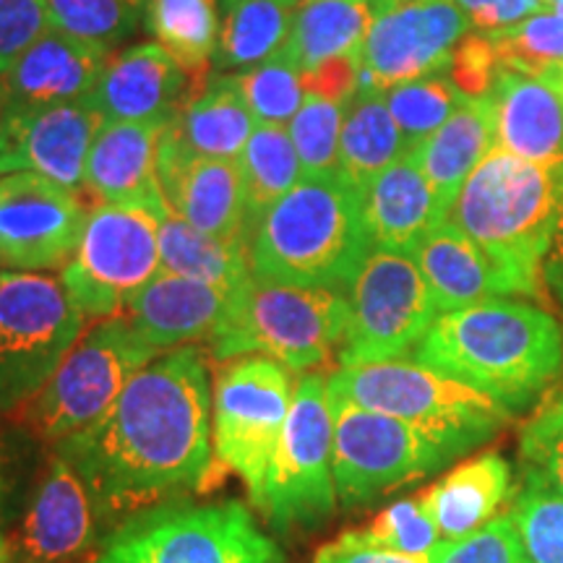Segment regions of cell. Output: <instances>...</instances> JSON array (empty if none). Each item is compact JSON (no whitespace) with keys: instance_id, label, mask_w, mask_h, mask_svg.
<instances>
[{"instance_id":"obj_51","label":"cell","mask_w":563,"mask_h":563,"mask_svg":"<svg viewBox=\"0 0 563 563\" xmlns=\"http://www.w3.org/2000/svg\"><path fill=\"white\" fill-rule=\"evenodd\" d=\"M5 490H9V477H5V456L0 449V563H11V543L5 534Z\"/></svg>"},{"instance_id":"obj_30","label":"cell","mask_w":563,"mask_h":563,"mask_svg":"<svg viewBox=\"0 0 563 563\" xmlns=\"http://www.w3.org/2000/svg\"><path fill=\"white\" fill-rule=\"evenodd\" d=\"M157 224L162 272L207 282L228 295L241 292L253 279L245 243L211 238L175 214L170 207L159 211Z\"/></svg>"},{"instance_id":"obj_57","label":"cell","mask_w":563,"mask_h":563,"mask_svg":"<svg viewBox=\"0 0 563 563\" xmlns=\"http://www.w3.org/2000/svg\"><path fill=\"white\" fill-rule=\"evenodd\" d=\"M376 3H382V0H373V5H376Z\"/></svg>"},{"instance_id":"obj_17","label":"cell","mask_w":563,"mask_h":563,"mask_svg":"<svg viewBox=\"0 0 563 563\" xmlns=\"http://www.w3.org/2000/svg\"><path fill=\"white\" fill-rule=\"evenodd\" d=\"M157 173L175 214L211 238L249 245V199L238 159L196 154L165 125Z\"/></svg>"},{"instance_id":"obj_15","label":"cell","mask_w":563,"mask_h":563,"mask_svg":"<svg viewBox=\"0 0 563 563\" xmlns=\"http://www.w3.org/2000/svg\"><path fill=\"white\" fill-rule=\"evenodd\" d=\"M470 19L454 0H382L361 55V89H391L449 68Z\"/></svg>"},{"instance_id":"obj_50","label":"cell","mask_w":563,"mask_h":563,"mask_svg":"<svg viewBox=\"0 0 563 563\" xmlns=\"http://www.w3.org/2000/svg\"><path fill=\"white\" fill-rule=\"evenodd\" d=\"M543 277L548 285H551V290L559 295V300L563 302V201H561V217H559V224H555L551 251H548L545 256Z\"/></svg>"},{"instance_id":"obj_36","label":"cell","mask_w":563,"mask_h":563,"mask_svg":"<svg viewBox=\"0 0 563 563\" xmlns=\"http://www.w3.org/2000/svg\"><path fill=\"white\" fill-rule=\"evenodd\" d=\"M386 104L402 133L405 150L415 152L431 133L441 129L452 118V112L464 102V95L456 89L446 70L420 76L386 89Z\"/></svg>"},{"instance_id":"obj_11","label":"cell","mask_w":563,"mask_h":563,"mask_svg":"<svg viewBox=\"0 0 563 563\" xmlns=\"http://www.w3.org/2000/svg\"><path fill=\"white\" fill-rule=\"evenodd\" d=\"M334 415L327 378L302 373L258 511L279 532L311 530L334 511Z\"/></svg>"},{"instance_id":"obj_56","label":"cell","mask_w":563,"mask_h":563,"mask_svg":"<svg viewBox=\"0 0 563 563\" xmlns=\"http://www.w3.org/2000/svg\"><path fill=\"white\" fill-rule=\"evenodd\" d=\"M555 11H561V13H563V5H559V9H555Z\"/></svg>"},{"instance_id":"obj_1","label":"cell","mask_w":563,"mask_h":563,"mask_svg":"<svg viewBox=\"0 0 563 563\" xmlns=\"http://www.w3.org/2000/svg\"><path fill=\"white\" fill-rule=\"evenodd\" d=\"M104 517L201 490L214 464L207 355L170 350L141 368L100 420L55 443Z\"/></svg>"},{"instance_id":"obj_31","label":"cell","mask_w":563,"mask_h":563,"mask_svg":"<svg viewBox=\"0 0 563 563\" xmlns=\"http://www.w3.org/2000/svg\"><path fill=\"white\" fill-rule=\"evenodd\" d=\"M405 150L382 89H357L344 110L336 173L363 191L368 183L397 162Z\"/></svg>"},{"instance_id":"obj_39","label":"cell","mask_w":563,"mask_h":563,"mask_svg":"<svg viewBox=\"0 0 563 563\" xmlns=\"http://www.w3.org/2000/svg\"><path fill=\"white\" fill-rule=\"evenodd\" d=\"M51 13L53 30L70 37L115 47L136 32L141 9L129 0H42Z\"/></svg>"},{"instance_id":"obj_33","label":"cell","mask_w":563,"mask_h":563,"mask_svg":"<svg viewBox=\"0 0 563 563\" xmlns=\"http://www.w3.org/2000/svg\"><path fill=\"white\" fill-rule=\"evenodd\" d=\"M373 13V0H300L285 51L302 74L323 60L357 55Z\"/></svg>"},{"instance_id":"obj_28","label":"cell","mask_w":563,"mask_h":563,"mask_svg":"<svg viewBox=\"0 0 563 563\" xmlns=\"http://www.w3.org/2000/svg\"><path fill=\"white\" fill-rule=\"evenodd\" d=\"M493 146H496V108H493V95H485L464 97L452 118L412 152L446 214L464 180L473 175Z\"/></svg>"},{"instance_id":"obj_24","label":"cell","mask_w":563,"mask_h":563,"mask_svg":"<svg viewBox=\"0 0 563 563\" xmlns=\"http://www.w3.org/2000/svg\"><path fill=\"white\" fill-rule=\"evenodd\" d=\"M496 146L532 165L563 170V89L551 76L506 70L493 87Z\"/></svg>"},{"instance_id":"obj_22","label":"cell","mask_w":563,"mask_h":563,"mask_svg":"<svg viewBox=\"0 0 563 563\" xmlns=\"http://www.w3.org/2000/svg\"><path fill=\"white\" fill-rule=\"evenodd\" d=\"M170 123V121H167ZM165 121H108L95 136L84 191L102 203H133L154 217L170 207L159 186V139Z\"/></svg>"},{"instance_id":"obj_2","label":"cell","mask_w":563,"mask_h":563,"mask_svg":"<svg viewBox=\"0 0 563 563\" xmlns=\"http://www.w3.org/2000/svg\"><path fill=\"white\" fill-rule=\"evenodd\" d=\"M412 355L490 394L517 415L561 382L563 332L532 302L490 298L441 313Z\"/></svg>"},{"instance_id":"obj_25","label":"cell","mask_w":563,"mask_h":563,"mask_svg":"<svg viewBox=\"0 0 563 563\" xmlns=\"http://www.w3.org/2000/svg\"><path fill=\"white\" fill-rule=\"evenodd\" d=\"M412 258L431 287L439 316L490 298L519 295L501 264L449 220L435 224L422 238L412 251Z\"/></svg>"},{"instance_id":"obj_7","label":"cell","mask_w":563,"mask_h":563,"mask_svg":"<svg viewBox=\"0 0 563 563\" xmlns=\"http://www.w3.org/2000/svg\"><path fill=\"white\" fill-rule=\"evenodd\" d=\"M154 355L123 313L91 323L47 384L11 418L34 439L58 443L100 420Z\"/></svg>"},{"instance_id":"obj_44","label":"cell","mask_w":563,"mask_h":563,"mask_svg":"<svg viewBox=\"0 0 563 563\" xmlns=\"http://www.w3.org/2000/svg\"><path fill=\"white\" fill-rule=\"evenodd\" d=\"M431 563H534L506 509L481 530L435 548Z\"/></svg>"},{"instance_id":"obj_54","label":"cell","mask_w":563,"mask_h":563,"mask_svg":"<svg viewBox=\"0 0 563 563\" xmlns=\"http://www.w3.org/2000/svg\"><path fill=\"white\" fill-rule=\"evenodd\" d=\"M551 79H555V81H559V87L563 89V70H559V74H553V76H551Z\"/></svg>"},{"instance_id":"obj_48","label":"cell","mask_w":563,"mask_h":563,"mask_svg":"<svg viewBox=\"0 0 563 563\" xmlns=\"http://www.w3.org/2000/svg\"><path fill=\"white\" fill-rule=\"evenodd\" d=\"M477 32H501L548 11L543 0H454Z\"/></svg>"},{"instance_id":"obj_18","label":"cell","mask_w":563,"mask_h":563,"mask_svg":"<svg viewBox=\"0 0 563 563\" xmlns=\"http://www.w3.org/2000/svg\"><path fill=\"white\" fill-rule=\"evenodd\" d=\"M97 504L87 483L53 454L21 519L11 563H74L95 545Z\"/></svg>"},{"instance_id":"obj_10","label":"cell","mask_w":563,"mask_h":563,"mask_svg":"<svg viewBox=\"0 0 563 563\" xmlns=\"http://www.w3.org/2000/svg\"><path fill=\"white\" fill-rule=\"evenodd\" d=\"M292 391L285 365L264 355L232 357L211 386L214 462L241 477L256 509L290 415Z\"/></svg>"},{"instance_id":"obj_12","label":"cell","mask_w":563,"mask_h":563,"mask_svg":"<svg viewBox=\"0 0 563 563\" xmlns=\"http://www.w3.org/2000/svg\"><path fill=\"white\" fill-rule=\"evenodd\" d=\"M162 272L159 224L150 209L100 203L89 211L60 282L89 323L121 316L129 300Z\"/></svg>"},{"instance_id":"obj_52","label":"cell","mask_w":563,"mask_h":563,"mask_svg":"<svg viewBox=\"0 0 563 563\" xmlns=\"http://www.w3.org/2000/svg\"><path fill=\"white\" fill-rule=\"evenodd\" d=\"M11 123H13V112H11L9 97H5L3 84H0V152L5 150V141H9V133H11Z\"/></svg>"},{"instance_id":"obj_42","label":"cell","mask_w":563,"mask_h":563,"mask_svg":"<svg viewBox=\"0 0 563 563\" xmlns=\"http://www.w3.org/2000/svg\"><path fill=\"white\" fill-rule=\"evenodd\" d=\"M355 534L365 543L405 555H433L435 548L443 543L439 527L422 506L420 496L389 504L368 527L355 530Z\"/></svg>"},{"instance_id":"obj_34","label":"cell","mask_w":563,"mask_h":563,"mask_svg":"<svg viewBox=\"0 0 563 563\" xmlns=\"http://www.w3.org/2000/svg\"><path fill=\"white\" fill-rule=\"evenodd\" d=\"M144 24L196 84L209 79L222 26L217 0H146Z\"/></svg>"},{"instance_id":"obj_23","label":"cell","mask_w":563,"mask_h":563,"mask_svg":"<svg viewBox=\"0 0 563 563\" xmlns=\"http://www.w3.org/2000/svg\"><path fill=\"white\" fill-rule=\"evenodd\" d=\"M232 295L207 282L159 272L125 306L131 329L154 352L211 342L224 321Z\"/></svg>"},{"instance_id":"obj_19","label":"cell","mask_w":563,"mask_h":563,"mask_svg":"<svg viewBox=\"0 0 563 563\" xmlns=\"http://www.w3.org/2000/svg\"><path fill=\"white\" fill-rule=\"evenodd\" d=\"M102 125V112L89 97L30 115H13L9 141L0 152V175L30 170L68 191H81L89 150Z\"/></svg>"},{"instance_id":"obj_43","label":"cell","mask_w":563,"mask_h":563,"mask_svg":"<svg viewBox=\"0 0 563 563\" xmlns=\"http://www.w3.org/2000/svg\"><path fill=\"white\" fill-rule=\"evenodd\" d=\"M519 456L527 481L563 496V397L525 422Z\"/></svg>"},{"instance_id":"obj_55","label":"cell","mask_w":563,"mask_h":563,"mask_svg":"<svg viewBox=\"0 0 563 563\" xmlns=\"http://www.w3.org/2000/svg\"><path fill=\"white\" fill-rule=\"evenodd\" d=\"M131 5H136V9H141V5H146V0H129Z\"/></svg>"},{"instance_id":"obj_20","label":"cell","mask_w":563,"mask_h":563,"mask_svg":"<svg viewBox=\"0 0 563 563\" xmlns=\"http://www.w3.org/2000/svg\"><path fill=\"white\" fill-rule=\"evenodd\" d=\"M112 60L110 47L51 30L0 76L13 115H30L91 97Z\"/></svg>"},{"instance_id":"obj_49","label":"cell","mask_w":563,"mask_h":563,"mask_svg":"<svg viewBox=\"0 0 563 563\" xmlns=\"http://www.w3.org/2000/svg\"><path fill=\"white\" fill-rule=\"evenodd\" d=\"M311 563H431V555H405L365 543L355 530L342 532L332 543L321 545Z\"/></svg>"},{"instance_id":"obj_13","label":"cell","mask_w":563,"mask_h":563,"mask_svg":"<svg viewBox=\"0 0 563 563\" xmlns=\"http://www.w3.org/2000/svg\"><path fill=\"white\" fill-rule=\"evenodd\" d=\"M350 323L340 365H368L415 352L439 308L410 253L371 249L350 282Z\"/></svg>"},{"instance_id":"obj_26","label":"cell","mask_w":563,"mask_h":563,"mask_svg":"<svg viewBox=\"0 0 563 563\" xmlns=\"http://www.w3.org/2000/svg\"><path fill=\"white\" fill-rule=\"evenodd\" d=\"M363 222L371 249L410 253L435 224L446 220L439 196L407 152L361 191Z\"/></svg>"},{"instance_id":"obj_16","label":"cell","mask_w":563,"mask_h":563,"mask_svg":"<svg viewBox=\"0 0 563 563\" xmlns=\"http://www.w3.org/2000/svg\"><path fill=\"white\" fill-rule=\"evenodd\" d=\"M89 211L79 196L40 173L0 175V269H63Z\"/></svg>"},{"instance_id":"obj_35","label":"cell","mask_w":563,"mask_h":563,"mask_svg":"<svg viewBox=\"0 0 563 563\" xmlns=\"http://www.w3.org/2000/svg\"><path fill=\"white\" fill-rule=\"evenodd\" d=\"M238 167L249 199V230L256 228L264 211L290 194L306 175L290 131L285 125L269 123H256L249 144L238 157Z\"/></svg>"},{"instance_id":"obj_27","label":"cell","mask_w":563,"mask_h":563,"mask_svg":"<svg viewBox=\"0 0 563 563\" xmlns=\"http://www.w3.org/2000/svg\"><path fill=\"white\" fill-rule=\"evenodd\" d=\"M511 498V467L498 452L477 454L456 464L433 483L420 501L439 527L441 540L467 538L496 519Z\"/></svg>"},{"instance_id":"obj_21","label":"cell","mask_w":563,"mask_h":563,"mask_svg":"<svg viewBox=\"0 0 563 563\" xmlns=\"http://www.w3.org/2000/svg\"><path fill=\"white\" fill-rule=\"evenodd\" d=\"M196 84L157 42L112 55L89 102L108 121H173Z\"/></svg>"},{"instance_id":"obj_8","label":"cell","mask_w":563,"mask_h":563,"mask_svg":"<svg viewBox=\"0 0 563 563\" xmlns=\"http://www.w3.org/2000/svg\"><path fill=\"white\" fill-rule=\"evenodd\" d=\"M89 563H285L238 501L162 504L110 534Z\"/></svg>"},{"instance_id":"obj_46","label":"cell","mask_w":563,"mask_h":563,"mask_svg":"<svg viewBox=\"0 0 563 563\" xmlns=\"http://www.w3.org/2000/svg\"><path fill=\"white\" fill-rule=\"evenodd\" d=\"M51 30V13L42 0H0V76Z\"/></svg>"},{"instance_id":"obj_53","label":"cell","mask_w":563,"mask_h":563,"mask_svg":"<svg viewBox=\"0 0 563 563\" xmlns=\"http://www.w3.org/2000/svg\"><path fill=\"white\" fill-rule=\"evenodd\" d=\"M543 3L548 9H559V5H563V0H543Z\"/></svg>"},{"instance_id":"obj_47","label":"cell","mask_w":563,"mask_h":563,"mask_svg":"<svg viewBox=\"0 0 563 563\" xmlns=\"http://www.w3.org/2000/svg\"><path fill=\"white\" fill-rule=\"evenodd\" d=\"M357 55H340V58L323 60L321 66L306 70L302 74L306 95H316L336 104H350L361 89V60H357Z\"/></svg>"},{"instance_id":"obj_41","label":"cell","mask_w":563,"mask_h":563,"mask_svg":"<svg viewBox=\"0 0 563 563\" xmlns=\"http://www.w3.org/2000/svg\"><path fill=\"white\" fill-rule=\"evenodd\" d=\"M344 110H347V104L306 95L300 110L287 123V131H290L295 152H298L306 175L336 173Z\"/></svg>"},{"instance_id":"obj_4","label":"cell","mask_w":563,"mask_h":563,"mask_svg":"<svg viewBox=\"0 0 563 563\" xmlns=\"http://www.w3.org/2000/svg\"><path fill=\"white\" fill-rule=\"evenodd\" d=\"M561 201L563 170L532 165L493 146L464 180L446 220L501 264L519 295L534 298L561 217Z\"/></svg>"},{"instance_id":"obj_37","label":"cell","mask_w":563,"mask_h":563,"mask_svg":"<svg viewBox=\"0 0 563 563\" xmlns=\"http://www.w3.org/2000/svg\"><path fill=\"white\" fill-rule=\"evenodd\" d=\"M238 89L243 91L245 104L256 118V123L287 125L306 100L302 70L287 51H279L264 63L232 74Z\"/></svg>"},{"instance_id":"obj_32","label":"cell","mask_w":563,"mask_h":563,"mask_svg":"<svg viewBox=\"0 0 563 563\" xmlns=\"http://www.w3.org/2000/svg\"><path fill=\"white\" fill-rule=\"evenodd\" d=\"M300 0H222V26L211 68L243 70L285 51Z\"/></svg>"},{"instance_id":"obj_5","label":"cell","mask_w":563,"mask_h":563,"mask_svg":"<svg viewBox=\"0 0 563 563\" xmlns=\"http://www.w3.org/2000/svg\"><path fill=\"white\" fill-rule=\"evenodd\" d=\"M332 394L391 415L433 441L449 460L470 454L509 426L514 412L490 394L420 361L350 365L329 373Z\"/></svg>"},{"instance_id":"obj_9","label":"cell","mask_w":563,"mask_h":563,"mask_svg":"<svg viewBox=\"0 0 563 563\" xmlns=\"http://www.w3.org/2000/svg\"><path fill=\"white\" fill-rule=\"evenodd\" d=\"M87 327L60 277L0 272V415L30 402Z\"/></svg>"},{"instance_id":"obj_6","label":"cell","mask_w":563,"mask_h":563,"mask_svg":"<svg viewBox=\"0 0 563 563\" xmlns=\"http://www.w3.org/2000/svg\"><path fill=\"white\" fill-rule=\"evenodd\" d=\"M347 323L350 300L340 290L253 277L230 298L209 350L217 361L264 355L306 373L340 355Z\"/></svg>"},{"instance_id":"obj_45","label":"cell","mask_w":563,"mask_h":563,"mask_svg":"<svg viewBox=\"0 0 563 563\" xmlns=\"http://www.w3.org/2000/svg\"><path fill=\"white\" fill-rule=\"evenodd\" d=\"M446 74L452 76L456 89L464 97H485L490 95L496 81L501 79V74H506V70L501 68L493 40L485 32H481L464 34L460 45L454 47Z\"/></svg>"},{"instance_id":"obj_29","label":"cell","mask_w":563,"mask_h":563,"mask_svg":"<svg viewBox=\"0 0 563 563\" xmlns=\"http://www.w3.org/2000/svg\"><path fill=\"white\" fill-rule=\"evenodd\" d=\"M167 125L196 154L238 159L256 129V118L232 74H209Z\"/></svg>"},{"instance_id":"obj_40","label":"cell","mask_w":563,"mask_h":563,"mask_svg":"<svg viewBox=\"0 0 563 563\" xmlns=\"http://www.w3.org/2000/svg\"><path fill=\"white\" fill-rule=\"evenodd\" d=\"M509 511L534 563H563V496L525 477Z\"/></svg>"},{"instance_id":"obj_3","label":"cell","mask_w":563,"mask_h":563,"mask_svg":"<svg viewBox=\"0 0 563 563\" xmlns=\"http://www.w3.org/2000/svg\"><path fill=\"white\" fill-rule=\"evenodd\" d=\"M368 251L361 191L340 173L302 175L264 211L249 238L253 277L277 285L340 290Z\"/></svg>"},{"instance_id":"obj_14","label":"cell","mask_w":563,"mask_h":563,"mask_svg":"<svg viewBox=\"0 0 563 563\" xmlns=\"http://www.w3.org/2000/svg\"><path fill=\"white\" fill-rule=\"evenodd\" d=\"M334 415V485L347 509L441 470L449 456L391 415L329 391Z\"/></svg>"},{"instance_id":"obj_38","label":"cell","mask_w":563,"mask_h":563,"mask_svg":"<svg viewBox=\"0 0 563 563\" xmlns=\"http://www.w3.org/2000/svg\"><path fill=\"white\" fill-rule=\"evenodd\" d=\"M504 70L553 76L563 70V13L548 9L509 30L490 32Z\"/></svg>"}]
</instances>
